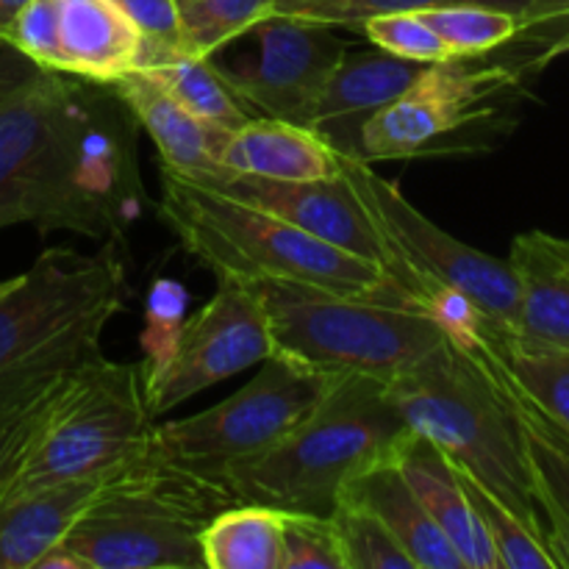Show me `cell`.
Segmentation results:
<instances>
[{"label":"cell","instance_id":"30","mask_svg":"<svg viewBox=\"0 0 569 569\" xmlns=\"http://www.w3.org/2000/svg\"><path fill=\"white\" fill-rule=\"evenodd\" d=\"M453 56H483L506 48L520 33V14L492 6H448L417 11Z\"/></svg>","mask_w":569,"mask_h":569},{"label":"cell","instance_id":"37","mask_svg":"<svg viewBox=\"0 0 569 569\" xmlns=\"http://www.w3.org/2000/svg\"><path fill=\"white\" fill-rule=\"evenodd\" d=\"M9 42L50 72H61L59 0H28L9 31Z\"/></svg>","mask_w":569,"mask_h":569},{"label":"cell","instance_id":"27","mask_svg":"<svg viewBox=\"0 0 569 569\" xmlns=\"http://www.w3.org/2000/svg\"><path fill=\"white\" fill-rule=\"evenodd\" d=\"M483 367L498 381V387L503 389V395L509 398L511 409L517 415V426H520L522 433V448H526L537 506L539 509L542 506H553V509H559L561 515L569 517V431H565L559 422L550 420L542 409H537L526 395L517 392L500 372H495L489 365Z\"/></svg>","mask_w":569,"mask_h":569},{"label":"cell","instance_id":"23","mask_svg":"<svg viewBox=\"0 0 569 569\" xmlns=\"http://www.w3.org/2000/svg\"><path fill=\"white\" fill-rule=\"evenodd\" d=\"M509 267L520 292L517 333L550 345H569V239L548 231L515 237Z\"/></svg>","mask_w":569,"mask_h":569},{"label":"cell","instance_id":"8","mask_svg":"<svg viewBox=\"0 0 569 569\" xmlns=\"http://www.w3.org/2000/svg\"><path fill=\"white\" fill-rule=\"evenodd\" d=\"M531 76L537 70L509 44L426 64L400 98L367 122L361 161L445 159L492 148Z\"/></svg>","mask_w":569,"mask_h":569},{"label":"cell","instance_id":"20","mask_svg":"<svg viewBox=\"0 0 569 569\" xmlns=\"http://www.w3.org/2000/svg\"><path fill=\"white\" fill-rule=\"evenodd\" d=\"M342 159L315 128L278 117H253L228 133L222 167L233 176L272 181H322L342 172Z\"/></svg>","mask_w":569,"mask_h":569},{"label":"cell","instance_id":"25","mask_svg":"<svg viewBox=\"0 0 569 569\" xmlns=\"http://www.w3.org/2000/svg\"><path fill=\"white\" fill-rule=\"evenodd\" d=\"M139 70L150 72L183 109L214 128L237 131L239 126L259 117L228 83L214 56H189L178 50V53L144 61L139 64Z\"/></svg>","mask_w":569,"mask_h":569},{"label":"cell","instance_id":"24","mask_svg":"<svg viewBox=\"0 0 569 569\" xmlns=\"http://www.w3.org/2000/svg\"><path fill=\"white\" fill-rule=\"evenodd\" d=\"M106 478L53 483L0 506V569L37 567L50 548L64 542Z\"/></svg>","mask_w":569,"mask_h":569},{"label":"cell","instance_id":"15","mask_svg":"<svg viewBox=\"0 0 569 569\" xmlns=\"http://www.w3.org/2000/svg\"><path fill=\"white\" fill-rule=\"evenodd\" d=\"M426 64L398 59L370 48L353 50L339 59L320 94L311 128L348 159H361V131L367 122L411 87Z\"/></svg>","mask_w":569,"mask_h":569},{"label":"cell","instance_id":"14","mask_svg":"<svg viewBox=\"0 0 569 569\" xmlns=\"http://www.w3.org/2000/svg\"><path fill=\"white\" fill-rule=\"evenodd\" d=\"M222 192L272 211L300 231L353 253L389 276V253L376 222L345 176L322 181H272V178L231 176ZM392 278V276H389Z\"/></svg>","mask_w":569,"mask_h":569},{"label":"cell","instance_id":"10","mask_svg":"<svg viewBox=\"0 0 569 569\" xmlns=\"http://www.w3.org/2000/svg\"><path fill=\"white\" fill-rule=\"evenodd\" d=\"M337 381V376L272 353L222 403L181 420L153 422L150 450L214 478L222 467L281 442L320 406Z\"/></svg>","mask_w":569,"mask_h":569},{"label":"cell","instance_id":"1","mask_svg":"<svg viewBox=\"0 0 569 569\" xmlns=\"http://www.w3.org/2000/svg\"><path fill=\"white\" fill-rule=\"evenodd\" d=\"M139 122L111 83L64 76L28 226L128 244L144 206Z\"/></svg>","mask_w":569,"mask_h":569},{"label":"cell","instance_id":"42","mask_svg":"<svg viewBox=\"0 0 569 569\" xmlns=\"http://www.w3.org/2000/svg\"><path fill=\"white\" fill-rule=\"evenodd\" d=\"M28 0H0V39H9L11 26H14L17 14L26 9Z\"/></svg>","mask_w":569,"mask_h":569},{"label":"cell","instance_id":"29","mask_svg":"<svg viewBox=\"0 0 569 569\" xmlns=\"http://www.w3.org/2000/svg\"><path fill=\"white\" fill-rule=\"evenodd\" d=\"M272 14L276 0H194L181 9V50L189 56H217Z\"/></svg>","mask_w":569,"mask_h":569},{"label":"cell","instance_id":"34","mask_svg":"<svg viewBox=\"0 0 569 569\" xmlns=\"http://www.w3.org/2000/svg\"><path fill=\"white\" fill-rule=\"evenodd\" d=\"M511 50L533 70H542L559 56L569 53V0H531L520 14V33Z\"/></svg>","mask_w":569,"mask_h":569},{"label":"cell","instance_id":"40","mask_svg":"<svg viewBox=\"0 0 569 569\" xmlns=\"http://www.w3.org/2000/svg\"><path fill=\"white\" fill-rule=\"evenodd\" d=\"M539 515H545V545H548V553L553 559L556 569H569V517L561 515L553 506H542Z\"/></svg>","mask_w":569,"mask_h":569},{"label":"cell","instance_id":"7","mask_svg":"<svg viewBox=\"0 0 569 569\" xmlns=\"http://www.w3.org/2000/svg\"><path fill=\"white\" fill-rule=\"evenodd\" d=\"M342 176L387 244L392 281L426 303L445 331H465L478 317L517 328L520 292L509 261L450 237L367 161L345 156Z\"/></svg>","mask_w":569,"mask_h":569},{"label":"cell","instance_id":"31","mask_svg":"<svg viewBox=\"0 0 569 569\" xmlns=\"http://www.w3.org/2000/svg\"><path fill=\"white\" fill-rule=\"evenodd\" d=\"M331 522L345 569H417L395 533L365 506L353 500H337Z\"/></svg>","mask_w":569,"mask_h":569},{"label":"cell","instance_id":"17","mask_svg":"<svg viewBox=\"0 0 569 569\" xmlns=\"http://www.w3.org/2000/svg\"><path fill=\"white\" fill-rule=\"evenodd\" d=\"M392 461L400 467L439 531L453 545L465 569H500L492 539L472 509L459 470L450 465L448 456L420 433L406 431L392 450Z\"/></svg>","mask_w":569,"mask_h":569},{"label":"cell","instance_id":"19","mask_svg":"<svg viewBox=\"0 0 569 569\" xmlns=\"http://www.w3.org/2000/svg\"><path fill=\"white\" fill-rule=\"evenodd\" d=\"M61 78L64 72L44 70L31 87L0 106V228L28 226Z\"/></svg>","mask_w":569,"mask_h":569},{"label":"cell","instance_id":"11","mask_svg":"<svg viewBox=\"0 0 569 569\" xmlns=\"http://www.w3.org/2000/svg\"><path fill=\"white\" fill-rule=\"evenodd\" d=\"M217 281L209 303L178 322L164 348H156L139 365L153 417L272 356L270 320L259 287L233 278Z\"/></svg>","mask_w":569,"mask_h":569},{"label":"cell","instance_id":"35","mask_svg":"<svg viewBox=\"0 0 569 569\" xmlns=\"http://www.w3.org/2000/svg\"><path fill=\"white\" fill-rule=\"evenodd\" d=\"M531 0H322L317 9H311L303 20L320 22L331 28H359L361 20L372 14H389V11H431L448 9V6H492L522 14V9Z\"/></svg>","mask_w":569,"mask_h":569},{"label":"cell","instance_id":"41","mask_svg":"<svg viewBox=\"0 0 569 569\" xmlns=\"http://www.w3.org/2000/svg\"><path fill=\"white\" fill-rule=\"evenodd\" d=\"M33 569H87V565H83V561L78 559L64 542H59L37 561V567Z\"/></svg>","mask_w":569,"mask_h":569},{"label":"cell","instance_id":"21","mask_svg":"<svg viewBox=\"0 0 569 569\" xmlns=\"http://www.w3.org/2000/svg\"><path fill=\"white\" fill-rule=\"evenodd\" d=\"M337 500H353V503L370 509L403 545L417 569H465L453 545L431 520L392 456L356 472L345 483Z\"/></svg>","mask_w":569,"mask_h":569},{"label":"cell","instance_id":"26","mask_svg":"<svg viewBox=\"0 0 569 569\" xmlns=\"http://www.w3.org/2000/svg\"><path fill=\"white\" fill-rule=\"evenodd\" d=\"M200 556L206 569H281V511L226 506L200 531Z\"/></svg>","mask_w":569,"mask_h":569},{"label":"cell","instance_id":"32","mask_svg":"<svg viewBox=\"0 0 569 569\" xmlns=\"http://www.w3.org/2000/svg\"><path fill=\"white\" fill-rule=\"evenodd\" d=\"M359 31L365 33L372 48L398 56V59L417 61V64H433V61L453 59V53L442 42V37L417 11L372 14L359 22Z\"/></svg>","mask_w":569,"mask_h":569},{"label":"cell","instance_id":"18","mask_svg":"<svg viewBox=\"0 0 569 569\" xmlns=\"http://www.w3.org/2000/svg\"><path fill=\"white\" fill-rule=\"evenodd\" d=\"M450 337L569 431V345L528 339L487 317Z\"/></svg>","mask_w":569,"mask_h":569},{"label":"cell","instance_id":"22","mask_svg":"<svg viewBox=\"0 0 569 569\" xmlns=\"http://www.w3.org/2000/svg\"><path fill=\"white\" fill-rule=\"evenodd\" d=\"M61 72L114 83L137 67L142 37L114 0H59Z\"/></svg>","mask_w":569,"mask_h":569},{"label":"cell","instance_id":"39","mask_svg":"<svg viewBox=\"0 0 569 569\" xmlns=\"http://www.w3.org/2000/svg\"><path fill=\"white\" fill-rule=\"evenodd\" d=\"M42 72L44 67L28 59L9 39H0V106L14 98V94H20L22 89L31 87Z\"/></svg>","mask_w":569,"mask_h":569},{"label":"cell","instance_id":"5","mask_svg":"<svg viewBox=\"0 0 569 569\" xmlns=\"http://www.w3.org/2000/svg\"><path fill=\"white\" fill-rule=\"evenodd\" d=\"M231 503L220 481L148 448L106 478L64 545L87 569H206L200 531Z\"/></svg>","mask_w":569,"mask_h":569},{"label":"cell","instance_id":"44","mask_svg":"<svg viewBox=\"0 0 569 569\" xmlns=\"http://www.w3.org/2000/svg\"><path fill=\"white\" fill-rule=\"evenodd\" d=\"M189 3H194V0H178V6H181V9H183V6H189Z\"/></svg>","mask_w":569,"mask_h":569},{"label":"cell","instance_id":"38","mask_svg":"<svg viewBox=\"0 0 569 569\" xmlns=\"http://www.w3.org/2000/svg\"><path fill=\"white\" fill-rule=\"evenodd\" d=\"M142 37L139 64L181 50V6L178 0H114Z\"/></svg>","mask_w":569,"mask_h":569},{"label":"cell","instance_id":"3","mask_svg":"<svg viewBox=\"0 0 569 569\" xmlns=\"http://www.w3.org/2000/svg\"><path fill=\"white\" fill-rule=\"evenodd\" d=\"M409 426L387 395V383L342 376L315 411L281 442L214 476L242 503L276 511L331 517L345 483L389 459Z\"/></svg>","mask_w":569,"mask_h":569},{"label":"cell","instance_id":"33","mask_svg":"<svg viewBox=\"0 0 569 569\" xmlns=\"http://www.w3.org/2000/svg\"><path fill=\"white\" fill-rule=\"evenodd\" d=\"M281 569H345L331 517L281 511Z\"/></svg>","mask_w":569,"mask_h":569},{"label":"cell","instance_id":"36","mask_svg":"<svg viewBox=\"0 0 569 569\" xmlns=\"http://www.w3.org/2000/svg\"><path fill=\"white\" fill-rule=\"evenodd\" d=\"M61 383L50 389L48 395L33 400V403L9 411V415H0V498H3L6 487H9V481L14 478V472L20 470L22 459L28 456L31 445L37 442L39 431H42L44 420H48L50 406H53Z\"/></svg>","mask_w":569,"mask_h":569},{"label":"cell","instance_id":"12","mask_svg":"<svg viewBox=\"0 0 569 569\" xmlns=\"http://www.w3.org/2000/svg\"><path fill=\"white\" fill-rule=\"evenodd\" d=\"M126 267L114 253L48 248L26 272L0 281V372L33 359L98 315H120Z\"/></svg>","mask_w":569,"mask_h":569},{"label":"cell","instance_id":"13","mask_svg":"<svg viewBox=\"0 0 569 569\" xmlns=\"http://www.w3.org/2000/svg\"><path fill=\"white\" fill-rule=\"evenodd\" d=\"M256 56L242 67H222L239 98L261 117L311 128L320 94L350 42L333 37L331 26L272 14L250 28Z\"/></svg>","mask_w":569,"mask_h":569},{"label":"cell","instance_id":"4","mask_svg":"<svg viewBox=\"0 0 569 569\" xmlns=\"http://www.w3.org/2000/svg\"><path fill=\"white\" fill-rule=\"evenodd\" d=\"M387 395L409 431L437 445L450 465L545 533L515 409L470 350L448 333L387 381Z\"/></svg>","mask_w":569,"mask_h":569},{"label":"cell","instance_id":"28","mask_svg":"<svg viewBox=\"0 0 569 569\" xmlns=\"http://www.w3.org/2000/svg\"><path fill=\"white\" fill-rule=\"evenodd\" d=\"M459 470V467H456ZM461 483L467 489L472 509L481 517L483 528H487L489 539L498 553L500 569H556L553 559L545 545V533L528 526L522 517H517L498 495L489 492L487 487L470 478L467 472L459 470Z\"/></svg>","mask_w":569,"mask_h":569},{"label":"cell","instance_id":"16","mask_svg":"<svg viewBox=\"0 0 569 569\" xmlns=\"http://www.w3.org/2000/svg\"><path fill=\"white\" fill-rule=\"evenodd\" d=\"M111 87L126 100L139 128L150 133L164 170L214 189H220L233 176L220 161L231 131L198 120L150 72L139 67L126 72Z\"/></svg>","mask_w":569,"mask_h":569},{"label":"cell","instance_id":"43","mask_svg":"<svg viewBox=\"0 0 569 569\" xmlns=\"http://www.w3.org/2000/svg\"><path fill=\"white\" fill-rule=\"evenodd\" d=\"M322 0H276V14H287V17H300L303 20L311 9H317Z\"/></svg>","mask_w":569,"mask_h":569},{"label":"cell","instance_id":"9","mask_svg":"<svg viewBox=\"0 0 569 569\" xmlns=\"http://www.w3.org/2000/svg\"><path fill=\"white\" fill-rule=\"evenodd\" d=\"M153 422L142 367L92 356L61 383L0 506L53 483L111 476L150 448Z\"/></svg>","mask_w":569,"mask_h":569},{"label":"cell","instance_id":"2","mask_svg":"<svg viewBox=\"0 0 569 569\" xmlns=\"http://www.w3.org/2000/svg\"><path fill=\"white\" fill-rule=\"evenodd\" d=\"M159 217L183 250L217 278L289 281L359 295H406L381 267L333 248L272 211L161 167Z\"/></svg>","mask_w":569,"mask_h":569},{"label":"cell","instance_id":"6","mask_svg":"<svg viewBox=\"0 0 569 569\" xmlns=\"http://www.w3.org/2000/svg\"><path fill=\"white\" fill-rule=\"evenodd\" d=\"M270 320L272 353L326 376L392 381L448 331L420 300L400 292H333L311 283H256Z\"/></svg>","mask_w":569,"mask_h":569}]
</instances>
